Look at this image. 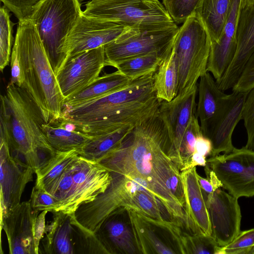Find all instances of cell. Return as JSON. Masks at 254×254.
<instances>
[{"label":"cell","instance_id":"60d3db41","mask_svg":"<svg viewBox=\"0 0 254 254\" xmlns=\"http://www.w3.org/2000/svg\"><path fill=\"white\" fill-rule=\"evenodd\" d=\"M254 87V52L246 64L232 91L248 92Z\"/></svg>","mask_w":254,"mask_h":254},{"label":"cell","instance_id":"52a82bcc","mask_svg":"<svg viewBox=\"0 0 254 254\" xmlns=\"http://www.w3.org/2000/svg\"><path fill=\"white\" fill-rule=\"evenodd\" d=\"M82 12L86 15L112 21L135 30L176 24L158 0H91Z\"/></svg>","mask_w":254,"mask_h":254},{"label":"cell","instance_id":"1f68e13d","mask_svg":"<svg viewBox=\"0 0 254 254\" xmlns=\"http://www.w3.org/2000/svg\"><path fill=\"white\" fill-rule=\"evenodd\" d=\"M166 55L155 53L137 57L116 64L113 67L133 80L154 74Z\"/></svg>","mask_w":254,"mask_h":254},{"label":"cell","instance_id":"f35d334b","mask_svg":"<svg viewBox=\"0 0 254 254\" xmlns=\"http://www.w3.org/2000/svg\"><path fill=\"white\" fill-rule=\"evenodd\" d=\"M29 202L34 211L54 212L58 206V200L43 189L33 188Z\"/></svg>","mask_w":254,"mask_h":254},{"label":"cell","instance_id":"8fae6325","mask_svg":"<svg viewBox=\"0 0 254 254\" xmlns=\"http://www.w3.org/2000/svg\"><path fill=\"white\" fill-rule=\"evenodd\" d=\"M127 210L139 254H184L181 224Z\"/></svg>","mask_w":254,"mask_h":254},{"label":"cell","instance_id":"44dd1931","mask_svg":"<svg viewBox=\"0 0 254 254\" xmlns=\"http://www.w3.org/2000/svg\"><path fill=\"white\" fill-rule=\"evenodd\" d=\"M196 167L181 172L185 203L184 227L190 234L211 236V224Z\"/></svg>","mask_w":254,"mask_h":254},{"label":"cell","instance_id":"7bdbcfd3","mask_svg":"<svg viewBox=\"0 0 254 254\" xmlns=\"http://www.w3.org/2000/svg\"><path fill=\"white\" fill-rule=\"evenodd\" d=\"M11 78L8 83L14 84L19 87L21 85V69L18 56L16 49L13 47L10 60Z\"/></svg>","mask_w":254,"mask_h":254},{"label":"cell","instance_id":"ffe728a7","mask_svg":"<svg viewBox=\"0 0 254 254\" xmlns=\"http://www.w3.org/2000/svg\"><path fill=\"white\" fill-rule=\"evenodd\" d=\"M35 215L28 201L0 216V229L5 233L9 254H39L34 236Z\"/></svg>","mask_w":254,"mask_h":254},{"label":"cell","instance_id":"277c9868","mask_svg":"<svg viewBox=\"0 0 254 254\" xmlns=\"http://www.w3.org/2000/svg\"><path fill=\"white\" fill-rule=\"evenodd\" d=\"M110 172L111 181L106 190L74 212L76 219L83 227L94 233L111 213L121 207L166 220L161 210L165 208L146 180L133 173Z\"/></svg>","mask_w":254,"mask_h":254},{"label":"cell","instance_id":"f546056e","mask_svg":"<svg viewBox=\"0 0 254 254\" xmlns=\"http://www.w3.org/2000/svg\"><path fill=\"white\" fill-rule=\"evenodd\" d=\"M154 83L156 96L161 102H169L177 96L178 72L172 48L154 74Z\"/></svg>","mask_w":254,"mask_h":254},{"label":"cell","instance_id":"2e32d148","mask_svg":"<svg viewBox=\"0 0 254 254\" xmlns=\"http://www.w3.org/2000/svg\"><path fill=\"white\" fill-rule=\"evenodd\" d=\"M0 216L20 203L26 185L33 181V169L10 154L7 140L0 135Z\"/></svg>","mask_w":254,"mask_h":254},{"label":"cell","instance_id":"74e56055","mask_svg":"<svg viewBox=\"0 0 254 254\" xmlns=\"http://www.w3.org/2000/svg\"><path fill=\"white\" fill-rule=\"evenodd\" d=\"M242 120L247 134V141L245 147L254 151V87L247 93L244 104Z\"/></svg>","mask_w":254,"mask_h":254},{"label":"cell","instance_id":"ee69618b","mask_svg":"<svg viewBox=\"0 0 254 254\" xmlns=\"http://www.w3.org/2000/svg\"><path fill=\"white\" fill-rule=\"evenodd\" d=\"M194 148L195 151L206 157L211 154L212 144L208 138L201 134L196 138Z\"/></svg>","mask_w":254,"mask_h":254},{"label":"cell","instance_id":"8d00e7d4","mask_svg":"<svg viewBox=\"0 0 254 254\" xmlns=\"http://www.w3.org/2000/svg\"><path fill=\"white\" fill-rule=\"evenodd\" d=\"M254 246V228L240 231L229 244L221 247L218 254H249Z\"/></svg>","mask_w":254,"mask_h":254},{"label":"cell","instance_id":"6da1fadb","mask_svg":"<svg viewBox=\"0 0 254 254\" xmlns=\"http://www.w3.org/2000/svg\"><path fill=\"white\" fill-rule=\"evenodd\" d=\"M169 148L167 129L157 112L136 125L121 145L98 163L109 171L141 176L172 218L184 222L181 172L168 155Z\"/></svg>","mask_w":254,"mask_h":254},{"label":"cell","instance_id":"7402d4cb","mask_svg":"<svg viewBox=\"0 0 254 254\" xmlns=\"http://www.w3.org/2000/svg\"><path fill=\"white\" fill-rule=\"evenodd\" d=\"M107 254H139L127 208L111 213L94 233Z\"/></svg>","mask_w":254,"mask_h":254},{"label":"cell","instance_id":"30bf717a","mask_svg":"<svg viewBox=\"0 0 254 254\" xmlns=\"http://www.w3.org/2000/svg\"><path fill=\"white\" fill-rule=\"evenodd\" d=\"M179 28L176 24L147 30L129 29L104 46L106 66L151 54L165 56L171 50Z\"/></svg>","mask_w":254,"mask_h":254},{"label":"cell","instance_id":"4316f807","mask_svg":"<svg viewBox=\"0 0 254 254\" xmlns=\"http://www.w3.org/2000/svg\"><path fill=\"white\" fill-rule=\"evenodd\" d=\"M233 0H200L194 12L202 20L211 43L219 39Z\"/></svg>","mask_w":254,"mask_h":254},{"label":"cell","instance_id":"e575fe53","mask_svg":"<svg viewBox=\"0 0 254 254\" xmlns=\"http://www.w3.org/2000/svg\"><path fill=\"white\" fill-rule=\"evenodd\" d=\"M185 254H218L221 247L211 236L189 234L183 236Z\"/></svg>","mask_w":254,"mask_h":254},{"label":"cell","instance_id":"d4e9b609","mask_svg":"<svg viewBox=\"0 0 254 254\" xmlns=\"http://www.w3.org/2000/svg\"><path fill=\"white\" fill-rule=\"evenodd\" d=\"M197 93L196 114L203 135L227 94L219 88L212 75L208 71L199 78Z\"/></svg>","mask_w":254,"mask_h":254},{"label":"cell","instance_id":"7a4b0ae2","mask_svg":"<svg viewBox=\"0 0 254 254\" xmlns=\"http://www.w3.org/2000/svg\"><path fill=\"white\" fill-rule=\"evenodd\" d=\"M0 120L6 127L10 154L29 165L36 173L57 152L42 131L46 123L37 104L24 88L8 83L0 96Z\"/></svg>","mask_w":254,"mask_h":254},{"label":"cell","instance_id":"5bb4252c","mask_svg":"<svg viewBox=\"0 0 254 254\" xmlns=\"http://www.w3.org/2000/svg\"><path fill=\"white\" fill-rule=\"evenodd\" d=\"M129 29L112 21L86 15L82 12L62 47V64L67 57L104 46Z\"/></svg>","mask_w":254,"mask_h":254},{"label":"cell","instance_id":"bcb514c9","mask_svg":"<svg viewBox=\"0 0 254 254\" xmlns=\"http://www.w3.org/2000/svg\"><path fill=\"white\" fill-rule=\"evenodd\" d=\"M206 164L207 160L206 159V157L194 151L191 156L190 163L188 169L194 167L196 166L205 167Z\"/></svg>","mask_w":254,"mask_h":254},{"label":"cell","instance_id":"f6af8a7d","mask_svg":"<svg viewBox=\"0 0 254 254\" xmlns=\"http://www.w3.org/2000/svg\"><path fill=\"white\" fill-rule=\"evenodd\" d=\"M204 170L207 179L210 182L215 190L223 187L222 184L215 173L207 164L204 167Z\"/></svg>","mask_w":254,"mask_h":254},{"label":"cell","instance_id":"d6986e66","mask_svg":"<svg viewBox=\"0 0 254 254\" xmlns=\"http://www.w3.org/2000/svg\"><path fill=\"white\" fill-rule=\"evenodd\" d=\"M197 93V85L169 102L161 101L158 108V115L167 129L170 140L168 155L176 165L183 134L196 114Z\"/></svg>","mask_w":254,"mask_h":254},{"label":"cell","instance_id":"83f0119b","mask_svg":"<svg viewBox=\"0 0 254 254\" xmlns=\"http://www.w3.org/2000/svg\"><path fill=\"white\" fill-rule=\"evenodd\" d=\"M42 128L47 141L56 152L77 150L92 137L77 130L65 128L58 119L44 123Z\"/></svg>","mask_w":254,"mask_h":254},{"label":"cell","instance_id":"5b68a950","mask_svg":"<svg viewBox=\"0 0 254 254\" xmlns=\"http://www.w3.org/2000/svg\"><path fill=\"white\" fill-rule=\"evenodd\" d=\"M211 46L204 24L193 13L179 28L172 46L178 72L177 95L192 90L207 71Z\"/></svg>","mask_w":254,"mask_h":254},{"label":"cell","instance_id":"cb8c5ba5","mask_svg":"<svg viewBox=\"0 0 254 254\" xmlns=\"http://www.w3.org/2000/svg\"><path fill=\"white\" fill-rule=\"evenodd\" d=\"M241 0H233L219 40L211 43L206 70L219 81L232 61L237 47V31Z\"/></svg>","mask_w":254,"mask_h":254},{"label":"cell","instance_id":"836d02e7","mask_svg":"<svg viewBox=\"0 0 254 254\" xmlns=\"http://www.w3.org/2000/svg\"><path fill=\"white\" fill-rule=\"evenodd\" d=\"M12 26L8 9L3 5L0 9V70L1 72L9 62L13 38Z\"/></svg>","mask_w":254,"mask_h":254},{"label":"cell","instance_id":"8992f818","mask_svg":"<svg viewBox=\"0 0 254 254\" xmlns=\"http://www.w3.org/2000/svg\"><path fill=\"white\" fill-rule=\"evenodd\" d=\"M82 11L79 0H43L28 17L33 23L55 73L61 50Z\"/></svg>","mask_w":254,"mask_h":254},{"label":"cell","instance_id":"f1b7e54d","mask_svg":"<svg viewBox=\"0 0 254 254\" xmlns=\"http://www.w3.org/2000/svg\"><path fill=\"white\" fill-rule=\"evenodd\" d=\"M135 126H129L110 133L92 136L76 151L79 156L98 162L107 154L119 147Z\"/></svg>","mask_w":254,"mask_h":254},{"label":"cell","instance_id":"c3c4849f","mask_svg":"<svg viewBox=\"0 0 254 254\" xmlns=\"http://www.w3.org/2000/svg\"><path fill=\"white\" fill-rule=\"evenodd\" d=\"M253 6H254V0H241V7H251Z\"/></svg>","mask_w":254,"mask_h":254},{"label":"cell","instance_id":"681fc988","mask_svg":"<svg viewBox=\"0 0 254 254\" xmlns=\"http://www.w3.org/2000/svg\"><path fill=\"white\" fill-rule=\"evenodd\" d=\"M249 254H254V246L252 248V249L250 251Z\"/></svg>","mask_w":254,"mask_h":254},{"label":"cell","instance_id":"e0dca14e","mask_svg":"<svg viewBox=\"0 0 254 254\" xmlns=\"http://www.w3.org/2000/svg\"><path fill=\"white\" fill-rule=\"evenodd\" d=\"M203 193L211 224V236L220 247H224L240 231L242 215L238 198L220 188L212 193L203 190Z\"/></svg>","mask_w":254,"mask_h":254},{"label":"cell","instance_id":"d6a6232c","mask_svg":"<svg viewBox=\"0 0 254 254\" xmlns=\"http://www.w3.org/2000/svg\"><path fill=\"white\" fill-rule=\"evenodd\" d=\"M202 134L196 114L191 119L181 141L177 166L180 172L187 169L190 158L195 151L196 138Z\"/></svg>","mask_w":254,"mask_h":254},{"label":"cell","instance_id":"d590c367","mask_svg":"<svg viewBox=\"0 0 254 254\" xmlns=\"http://www.w3.org/2000/svg\"><path fill=\"white\" fill-rule=\"evenodd\" d=\"M200 0H162V3L176 24L183 23L192 15Z\"/></svg>","mask_w":254,"mask_h":254},{"label":"cell","instance_id":"ab89813d","mask_svg":"<svg viewBox=\"0 0 254 254\" xmlns=\"http://www.w3.org/2000/svg\"><path fill=\"white\" fill-rule=\"evenodd\" d=\"M18 20L28 18L35 7L43 0H0Z\"/></svg>","mask_w":254,"mask_h":254},{"label":"cell","instance_id":"603a6c76","mask_svg":"<svg viewBox=\"0 0 254 254\" xmlns=\"http://www.w3.org/2000/svg\"><path fill=\"white\" fill-rule=\"evenodd\" d=\"M237 38V47L234 58L221 79L216 82L223 91L234 86L254 52V6L241 7Z\"/></svg>","mask_w":254,"mask_h":254},{"label":"cell","instance_id":"ba28073f","mask_svg":"<svg viewBox=\"0 0 254 254\" xmlns=\"http://www.w3.org/2000/svg\"><path fill=\"white\" fill-rule=\"evenodd\" d=\"M156 96L154 74L131 81L125 86L105 96L72 106L63 107L60 117L76 129L107 115Z\"/></svg>","mask_w":254,"mask_h":254},{"label":"cell","instance_id":"7dc6e473","mask_svg":"<svg viewBox=\"0 0 254 254\" xmlns=\"http://www.w3.org/2000/svg\"><path fill=\"white\" fill-rule=\"evenodd\" d=\"M198 180L202 190L207 193H212L215 191L207 179H205L198 174L197 175Z\"/></svg>","mask_w":254,"mask_h":254},{"label":"cell","instance_id":"4dcf8cb0","mask_svg":"<svg viewBox=\"0 0 254 254\" xmlns=\"http://www.w3.org/2000/svg\"><path fill=\"white\" fill-rule=\"evenodd\" d=\"M78 155L76 150L57 152L48 164L35 174V186L46 190L62 175L65 169Z\"/></svg>","mask_w":254,"mask_h":254},{"label":"cell","instance_id":"7c38bea8","mask_svg":"<svg viewBox=\"0 0 254 254\" xmlns=\"http://www.w3.org/2000/svg\"><path fill=\"white\" fill-rule=\"evenodd\" d=\"M207 165L228 193L239 198L254 196V151L235 148L228 153L210 157Z\"/></svg>","mask_w":254,"mask_h":254},{"label":"cell","instance_id":"b9f144b4","mask_svg":"<svg viewBox=\"0 0 254 254\" xmlns=\"http://www.w3.org/2000/svg\"><path fill=\"white\" fill-rule=\"evenodd\" d=\"M36 215L34 226V236L36 247L39 252L41 240L44 236L46 230L45 217L48 212L47 210L41 211H35Z\"/></svg>","mask_w":254,"mask_h":254},{"label":"cell","instance_id":"4fadbf2b","mask_svg":"<svg viewBox=\"0 0 254 254\" xmlns=\"http://www.w3.org/2000/svg\"><path fill=\"white\" fill-rule=\"evenodd\" d=\"M72 167L71 188L66 201L58 210L70 214L80 205L93 201L106 190L111 181L110 171L98 162L78 155Z\"/></svg>","mask_w":254,"mask_h":254},{"label":"cell","instance_id":"ac0fdd59","mask_svg":"<svg viewBox=\"0 0 254 254\" xmlns=\"http://www.w3.org/2000/svg\"><path fill=\"white\" fill-rule=\"evenodd\" d=\"M248 92L232 91V93L227 94L210 121L203 135L212 142L211 157L221 152L228 154L235 148L232 144V134L242 120V110Z\"/></svg>","mask_w":254,"mask_h":254},{"label":"cell","instance_id":"9a60e30c","mask_svg":"<svg viewBox=\"0 0 254 254\" xmlns=\"http://www.w3.org/2000/svg\"><path fill=\"white\" fill-rule=\"evenodd\" d=\"M104 46L67 57L55 72L64 99L92 83L105 65Z\"/></svg>","mask_w":254,"mask_h":254},{"label":"cell","instance_id":"9c48e42d","mask_svg":"<svg viewBox=\"0 0 254 254\" xmlns=\"http://www.w3.org/2000/svg\"><path fill=\"white\" fill-rule=\"evenodd\" d=\"M53 214L41 240L39 254H107L95 234L78 223L74 213Z\"/></svg>","mask_w":254,"mask_h":254},{"label":"cell","instance_id":"3957f363","mask_svg":"<svg viewBox=\"0 0 254 254\" xmlns=\"http://www.w3.org/2000/svg\"><path fill=\"white\" fill-rule=\"evenodd\" d=\"M13 47L19 61L20 87L37 104L46 123L55 121L61 116L64 98L36 27L28 18L18 20Z\"/></svg>","mask_w":254,"mask_h":254},{"label":"cell","instance_id":"484cf974","mask_svg":"<svg viewBox=\"0 0 254 254\" xmlns=\"http://www.w3.org/2000/svg\"><path fill=\"white\" fill-rule=\"evenodd\" d=\"M130 79L119 70L99 76L92 83L65 98L64 106H72L115 91L128 84Z\"/></svg>","mask_w":254,"mask_h":254}]
</instances>
